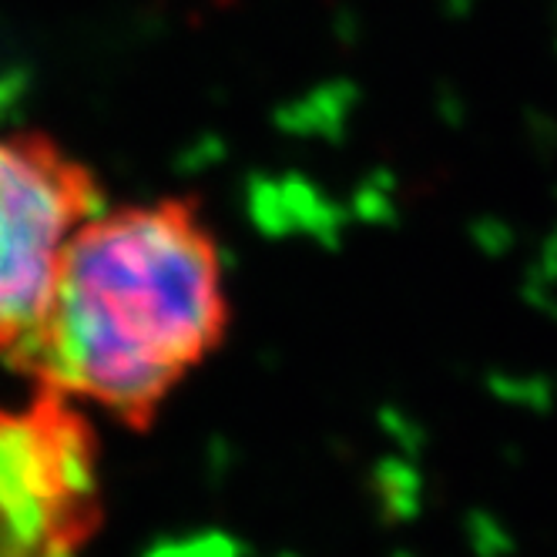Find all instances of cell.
I'll return each mask as SVG.
<instances>
[{"label":"cell","instance_id":"cell-1","mask_svg":"<svg viewBox=\"0 0 557 557\" xmlns=\"http://www.w3.org/2000/svg\"><path fill=\"white\" fill-rule=\"evenodd\" d=\"M228 320L222 252L195 202L101 209L71 238L21 363L45 389L145 430L222 346Z\"/></svg>","mask_w":557,"mask_h":557},{"label":"cell","instance_id":"cell-2","mask_svg":"<svg viewBox=\"0 0 557 557\" xmlns=\"http://www.w3.org/2000/svg\"><path fill=\"white\" fill-rule=\"evenodd\" d=\"M104 206L91 169L37 132H0V360H24L71 238Z\"/></svg>","mask_w":557,"mask_h":557},{"label":"cell","instance_id":"cell-3","mask_svg":"<svg viewBox=\"0 0 557 557\" xmlns=\"http://www.w3.org/2000/svg\"><path fill=\"white\" fill-rule=\"evenodd\" d=\"M98 521L95 444L67 396L0 410V557H74Z\"/></svg>","mask_w":557,"mask_h":557}]
</instances>
